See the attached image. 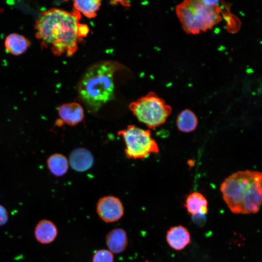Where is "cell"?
I'll return each mask as SVG.
<instances>
[{"label": "cell", "mask_w": 262, "mask_h": 262, "mask_svg": "<svg viewBox=\"0 0 262 262\" xmlns=\"http://www.w3.org/2000/svg\"><path fill=\"white\" fill-rule=\"evenodd\" d=\"M81 15L52 8L40 13L35 22V36L42 48H49L57 56H72L88 34V26L80 22Z\"/></svg>", "instance_id": "6da1fadb"}, {"label": "cell", "mask_w": 262, "mask_h": 262, "mask_svg": "<svg viewBox=\"0 0 262 262\" xmlns=\"http://www.w3.org/2000/svg\"><path fill=\"white\" fill-rule=\"evenodd\" d=\"M220 191L225 203L233 213H257L262 204V172H236L222 183Z\"/></svg>", "instance_id": "7a4b0ae2"}, {"label": "cell", "mask_w": 262, "mask_h": 262, "mask_svg": "<svg viewBox=\"0 0 262 262\" xmlns=\"http://www.w3.org/2000/svg\"><path fill=\"white\" fill-rule=\"evenodd\" d=\"M121 67L118 62L107 60L96 63L86 70L79 82L77 90L80 98L89 112H97L114 98L115 75Z\"/></svg>", "instance_id": "3957f363"}, {"label": "cell", "mask_w": 262, "mask_h": 262, "mask_svg": "<svg viewBox=\"0 0 262 262\" xmlns=\"http://www.w3.org/2000/svg\"><path fill=\"white\" fill-rule=\"evenodd\" d=\"M218 1L186 0L177 5L176 14L187 33L199 34L211 30L222 19Z\"/></svg>", "instance_id": "277c9868"}, {"label": "cell", "mask_w": 262, "mask_h": 262, "mask_svg": "<svg viewBox=\"0 0 262 262\" xmlns=\"http://www.w3.org/2000/svg\"><path fill=\"white\" fill-rule=\"evenodd\" d=\"M129 109L140 122L151 129L164 124L172 112L170 106L152 91L131 102Z\"/></svg>", "instance_id": "5b68a950"}, {"label": "cell", "mask_w": 262, "mask_h": 262, "mask_svg": "<svg viewBox=\"0 0 262 262\" xmlns=\"http://www.w3.org/2000/svg\"><path fill=\"white\" fill-rule=\"evenodd\" d=\"M125 142V154L129 159H138L147 157L151 153H157L159 147L152 137L149 130H144L133 125H128L118 131Z\"/></svg>", "instance_id": "8992f818"}, {"label": "cell", "mask_w": 262, "mask_h": 262, "mask_svg": "<svg viewBox=\"0 0 262 262\" xmlns=\"http://www.w3.org/2000/svg\"><path fill=\"white\" fill-rule=\"evenodd\" d=\"M96 211L103 222L109 223L120 220L124 214V209L119 198L114 196H106L98 201Z\"/></svg>", "instance_id": "52a82bcc"}, {"label": "cell", "mask_w": 262, "mask_h": 262, "mask_svg": "<svg viewBox=\"0 0 262 262\" xmlns=\"http://www.w3.org/2000/svg\"><path fill=\"white\" fill-rule=\"evenodd\" d=\"M58 114L59 118L55 123L57 126H61L64 124L74 126L81 123L84 116L82 107L76 102L61 104L58 108Z\"/></svg>", "instance_id": "ba28073f"}, {"label": "cell", "mask_w": 262, "mask_h": 262, "mask_svg": "<svg viewBox=\"0 0 262 262\" xmlns=\"http://www.w3.org/2000/svg\"><path fill=\"white\" fill-rule=\"evenodd\" d=\"M166 240L168 245L176 250H181L191 242L188 230L182 225L171 227L166 232Z\"/></svg>", "instance_id": "9c48e42d"}, {"label": "cell", "mask_w": 262, "mask_h": 262, "mask_svg": "<svg viewBox=\"0 0 262 262\" xmlns=\"http://www.w3.org/2000/svg\"><path fill=\"white\" fill-rule=\"evenodd\" d=\"M68 162L74 170L83 172L88 170L93 166L94 157L88 149L79 147L71 152Z\"/></svg>", "instance_id": "30bf717a"}, {"label": "cell", "mask_w": 262, "mask_h": 262, "mask_svg": "<svg viewBox=\"0 0 262 262\" xmlns=\"http://www.w3.org/2000/svg\"><path fill=\"white\" fill-rule=\"evenodd\" d=\"M105 242L108 250L113 254L122 253L128 244L127 233L123 229H114L106 235Z\"/></svg>", "instance_id": "8fae6325"}, {"label": "cell", "mask_w": 262, "mask_h": 262, "mask_svg": "<svg viewBox=\"0 0 262 262\" xmlns=\"http://www.w3.org/2000/svg\"><path fill=\"white\" fill-rule=\"evenodd\" d=\"M58 229L50 220L42 219L36 224L34 235L36 240L42 244H49L53 242L57 236Z\"/></svg>", "instance_id": "7c38bea8"}, {"label": "cell", "mask_w": 262, "mask_h": 262, "mask_svg": "<svg viewBox=\"0 0 262 262\" xmlns=\"http://www.w3.org/2000/svg\"><path fill=\"white\" fill-rule=\"evenodd\" d=\"M31 44V42L27 38L17 33L8 34L4 42L6 51L15 56L24 53L30 47Z\"/></svg>", "instance_id": "4fadbf2b"}, {"label": "cell", "mask_w": 262, "mask_h": 262, "mask_svg": "<svg viewBox=\"0 0 262 262\" xmlns=\"http://www.w3.org/2000/svg\"><path fill=\"white\" fill-rule=\"evenodd\" d=\"M184 206L188 213L192 215H206L208 212V201L201 193L197 192L191 193L187 196Z\"/></svg>", "instance_id": "5bb4252c"}, {"label": "cell", "mask_w": 262, "mask_h": 262, "mask_svg": "<svg viewBox=\"0 0 262 262\" xmlns=\"http://www.w3.org/2000/svg\"><path fill=\"white\" fill-rule=\"evenodd\" d=\"M176 123L179 130L183 132L194 131L198 125V119L196 114L191 110L186 109L178 115Z\"/></svg>", "instance_id": "9a60e30c"}, {"label": "cell", "mask_w": 262, "mask_h": 262, "mask_svg": "<svg viewBox=\"0 0 262 262\" xmlns=\"http://www.w3.org/2000/svg\"><path fill=\"white\" fill-rule=\"evenodd\" d=\"M68 161L61 153H54L49 156L47 160L49 170L54 176L60 177L65 175L68 170Z\"/></svg>", "instance_id": "2e32d148"}, {"label": "cell", "mask_w": 262, "mask_h": 262, "mask_svg": "<svg viewBox=\"0 0 262 262\" xmlns=\"http://www.w3.org/2000/svg\"><path fill=\"white\" fill-rule=\"evenodd\" d=\"M101 4V1L98 0L73 1L74 10L88 18H94L97 16Z\"/></svg>", "instance_id": "e0dca14e"}, {"label": "cell", "mask_w": 262, "mask_h": 262, "mask_svg": "<svg viewBox=\"0 0 262 262\" xmlns=\"http://www.w3.org/2000/svg\"><path fill=\"white\" fill-rule=\"evenodd\" d=\"M92 262H114V255L108 249H98L94 252Z\"/></svg>", "instance_id": "ac0fdd59"}, {"label": "cell", "mask_w": 262, "mask_h": 262, "mask_svg": "<svg viewBox=\"0 0 262 262\" xmlns=\"http://www.w3.org/2000/svg\"><path fill=\"white\" fill-rule=\"evenodd\" d=\"M192 219L196 225L200 227L204 225L206 221V215L203 214L192 215Z\"/></svg>", "instance_id": "d6986e66"}, {"label": "cell", "mask_w": 262, "mask_h": 262, "mask_svg": "<svg viewBox=\"0 0 262 262\" xmlns=\"http://www.w3.org/2000/svg\"><path fill=\"white\" fill-rule=\"evenodd\" d=\"M8 220V212L6 208L0 204V227L5 225Z\"/></svg>", "instance_id": "ffe728a7"}]
</instances>
